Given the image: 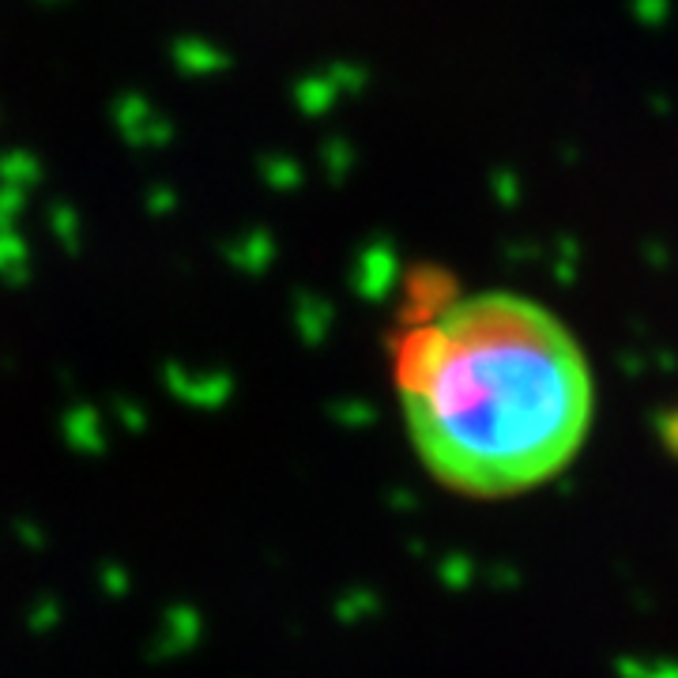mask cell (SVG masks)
<instances>
[{"mask_svg": "<svg viewBox=\"0 0 678 678\" xmlns=\"http://www.w3.org/2000/svg\"><path fill=\"white\" fill-rule=\"evenodd\" d=\"M411 445L460 498H520L581 456L595 415L592 366L562 317L509 290L445 301L396 343Z\"/></svg>", "mask_w": 678, "mask_h": 678, "instance_id": "6da1fadb", "label": "cell"}]
</instances>
